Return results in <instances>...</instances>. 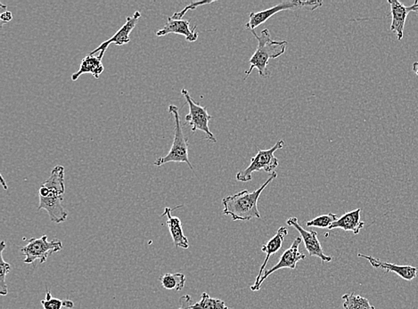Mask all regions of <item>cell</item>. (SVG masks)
<instances>
[{"mask_svg": "<svg viewBox=\"0 0 418 309\" xmlns=\"http://www.w3.org/2000/svg\"><path fill=\"white\" fill-rule=\"evenodd\" d=\"M49 191L63 197L66 192V186H64V168L61 165H57L51 171L47 181L43 183Z\"/></svg>", "mask_w": 418, "mask_h": 309, "instance_id": "cell-19", "label": "cell"}, {"mask_svg": "<svg viewBox=\"0 0 418 309\" xmlns=\"http://www.w3.org/2000/svg\"><path fill=\"white\" fill-rule=\"evenodd\" d=\"M181 94L185 97L187 105L189 106V112L186 116L185 120L186 123L191 127L192 132L198 130L202 131L205 133L208 141L211 143H217L216 137L209 128V121L213 120V116L209 114L206 107L198 105L193 100L186 88L181 90Z\"/></svg>", "mask_w": 418, "mask_h": 309, "instance_id": "cell-7", "label": "cell"}, {"mask_svg": "<svg viewBox=\"0 0 418 309\" xmlns=\"http://www.w3.org/2000/svg\"><path fill=\"white\" fill-rule=\"evenodd\" d=\"M63 197L54 192L49 194L47 197H39L38 211L45 210L47 211L50 221L60 224L66 221L68 214L63 207Z\"/></svg>", "mask_w": 418, "mask_h": 309, "instance_id": "cell-12", "label": "cell"}, {"mask_svg": "<svg viewBox=\"0 0 418 309\" xmlns=\"http://www.w3.org/2000/svg\"><path fill=\"white\" fill-rule=\"evenodd\" d=\"M7 247L5 241H1V247H0V295L7 296L8 295V289L7 283H6V278L11 270V266L9 263L6 262L3 252Z\"/></svg>", "mask_w": 418, "mask_h": 309, "instance_id": "cell-23", "label": "cell"}, {"mask_svg": "<svg viewBox=\"0 0 418 309\" xmlns=\"http://www.w3.org/2000/svg\"><path fill=\"white\" fill-rule=\"evenodd\" d=\"M162 287L166 290L180 292L185 286L187 278L182 273L165 274L160 277Z\"/></svg>", "mask_w": 418, "mask_h": 309, "instance_id": "cell-20", "label": "cell"}, {"mask_svg": "<svg viewBox=\"0 0 418 309\" xmlns=\"http://www.w3.org/2000/svg\"><path fill=\"white\" fill-rule=\"evenodd\" d=\"M255 39H257V50L254 52L251 59L249 60L250 67L245 72V79L249 77L254 69H257L260 76L263 78H269V70H267V64L269 59H276L283 56L287 51V41H273L270 36L269 30L264 29L261 30L260 34H257L255 30H251Z\"/></svg>", "mask_w": 418, "mask_h": 309, "instance_id": "cell-2", "label": "cell"}, {"mask_svg": "<svg viewBox=\"0 0 418 309\" xmlns=\"http://www.w3.org/2000/svg\"><path fill=\"white\" fill-rule=\"evenodd\" d=\"M62 250V241L57 239L49 241L47 235H43L41 238L30 239L26 246L21 248V252L26 257L23 260L26 264H32L37 259L39 260L41 264H44L48 257Z\"/></svg>", "mask_w": 418, "mask_h": 309, "instance_id": "cell-6", "label": "cell"}, {"mask_svg": "<svg viewBox=\"0 0 418 309\" xmlns=\"http://www.w3.org/2000/svg\"><path fill=\"white\" fill-rule=\"evenodd\" d=\"M361 209L349 211L338 219L328 229L333 230L340 228L344 231L352 232L355 235H359L365 226V223L361 220Z\"/></svg>", "mask_w": 418, "mask_h": 309, "instance_id": "cell-15", "label": "cell"}, {"mask_svg": "<svg viewBox=\"0 0 418 309\" xmlns=\"http://www.w3.org/2000/svg\"><path fill=\"white\" fill-rule=\"evenodd\" d=\"M358 257L367 259L370 263L372 267L383 269L386 272H392V273L397 274L402 279L412 281L417 277V268L411 267V266H397L392 264V263L383 262L382 260L374 258L372 256L365 255V254L362 253H359Z\"/></svg>", "mask_w": 418, "mask_h": 309, "instance_id": "cell-14", "label": "cell"}, {"mask_svg": "<svg viewBox=\"0 0 418 309\" xmlns=\"http://www.w3.org/2000/svg\"><path fill=\"white\" fill-rule=\"evenodd\" d=\"M287 229L285 228V226H281V228H278V230L276 232L274 237L261 247V250H263V252H265L267 256L263 266H261L260 268L259 275H257L254 284L259 283L261 277H263L264 269H265L266 265L267 264V262H269L270 256L273 255V254H276L281 249L285 237H287Z\"/></svg>", "mask_w": 418, "mask_h": 309, "instance_id": "cell-16", "label": "cell"}, {"mask_svg": "<svg viewBox=\"0 0 418 309\" xmlns=\"http://www.w3.org/2000/svg\"><path fill=\"white\" fill-rule=\"evenodd\" d=\"M342 299L344 309H376L368 299L356 295L354 292L344 295Z\"/></svg>", "mask_w": 418, "mask_h": 309, "instance_id": "cell-21", "label": "cell"}, {"mask_svg": "<svg viewBox=\"0 0 418 309\" xmlns=\"http://www.w3.org/2000/svg\"><path fill=\"white\" fill-rule=\"evenodd\" d=\"M323 5L322 1L319 0H287L283 1L278 5L266 10L257 12V13H251L249 15V21L245 24V28L254 30L258 26L266 23L270 17L278 14V12L285 10H297V9L305 8L307 10L314 11L315 9L321 8Z\"/></svg>", "mask_w": 418, "mask_h": 309, "instance_id": "cell-5", "label": "cell"}, {"mask_svg": "<svg viewBox=\"0 0 418 309\" xmlns=\"http://www.w3.org/2000/svg\"><path fill=\"white\" fill-rule=\"evenodd\" d=\"M276 177H278V174L272 173L269 179L255 191L249 192L247 190H243L241 192L224 198L222 200L224 215L231 217L233 221H250L254 219H260V214L258 210V201H259L261 192Z\"/></svg>", "mask_w": 418, "mask_h": 309, "instance_id": "cell-1", "label": "cell"}, {"mask_svg": "<svg viewBox=\"0 0 418 309\" xmlns=\"http://www.w3.org/2000/svg\"><path fill=\"white\" fill-rule=\"evenodd\" d=\"M213 2L214 1L193 2V3H192V4H190V5L187 6V7L184 8L182 11L177 12V13H175L171 17L172 18V19H174V20H182V18H183L184 15L186 14L187 12H189L190 10H195V9L198 8V7H201V6L211 4V3H213Z\"/></svg>", "mask_w": 418, "mask_h": 309, "instance_id": "cell-26", "label": "cell"}, {"mask_svg": "<svg viewBox=\"0 0 418 309\" xmlns=\"http://www.w3.org/2000/svg\"><path fill=\"white\" fill-rule=\"evenodd\" d=\"M302 237H297L296 239L294 241L291 247L282 254L281 260H279L278 264H276L272 268L267 269V270L265 271V273L263 275V277H261L259 283L251 286V290H253V292H259L261 283H263L270 275L275 273L276 271L281 270V269L283 268H290L295 270V269H296L297 263L306 258L305 254L300 252L299 250V247L301 243H302Z\"/></svg>", "mask_w": 418, "mask_h": 309, "instance_id": "cell-8", "label": "cell"}, {"mask_svg": "<svg viewBox=\"0 0 418 309\" xmlns=\"http://www.w3.org/2000/svg\"><path fill=\"white\" fill-rule=\"evenodd\" d=\"M192 306V299L190 295H184L180 299V308L178 309H190Z\"/></svg>", "mask_w": 418, "mask_h": 309, "instance_id": "cell-27", "label": "cell"}, {"mask_svg": "<svg viewBox=\"0 0 418 309\" xmlns=\"http://www.w3.org/2000/svg\"><path fill=\"white\" fill-rule=\"evenodd\" d=\"M169 112L173 114L175 120L174 139L170 152L164 157H159L155 161V166L161 167L169 162H180L189 165L190 169L193 170V165L189 158V139L183 132L181 125L180 115L178 107L174 105L169 106Z\"/></svg>", "mask_w": 418, "mask_h": 309, "instance_id": "cell-3", "label": "cell"}, {"mask_svg": "<svg viewBox=\"0 0 418 309\" xmlns=\"http://www.w3.org/2000/svg\"><path fill=\"white\" fill-rule=\"evenodd\" d=\"M41 305L43 309H62L63 308H66V299L62 301L60 299L53 298L50 290H47L46 298L45 299H42Z\"/></svg>", "mask_w": 418, "mask_h": 309, "instance_id": "cell-25", "label": "cell"}, {"mask_svg": "<svg viewBox=\"0 0 418 309\" xmlns=\"http://www.w3.org/2000/svg\"><path fill=\"white\" fill-rule=\"evenodd\" d=\"M285 141L279 140L273 148L269 150H260L257 154L251 158V163L247 169L239 171L236 174V180L239 182H249L251 180V175L254 172L264 171L267 173H274L278 167V159L276 157L275 152L278 150L284 148Z\"/></svg>", "mask_w": 418, "mask_h": 309, "instance_id": "cell-4", "label": "cell"}, {"mask_svg": "<svg viewBox=\"0 0 418 309\" xmlns=\"http://www.w3.org/2000/svg\"><path fill=\"white\" fill-rule=\"evenodd\" d=\"M196 29V26L193 27V29L190 28V20H174L170 17H168L167 23H166L164 28L156 32V36L164 37L170 34V33H174V34L185 37L187 41L196 42L198 41L199 36Z\"/></svg>", "mask_w": 418, "mask_h": 309, "instance_id": "cell-13", "label": "cell"}, {"mask_svg": "<svg viewBox=\"0 0 418 309\" xmlns=\"http://www.w3.org/2000/svg\"><path fill=\"white\" fill-rule=\"evenodd\" d=\"M140 17L141 14L140 11H136L135 12L134 14L132 15V17H127V19H126V23L122 26V28L120 29L118 32H117L112 37V38L104 41L102 44L99 46V47H97L96 50L91 51L89 54H91V56H94V54H96L98 53V52L104 54L111 44L124 46L125 44H128V43H130L131 33L135 27H136L138 20H140Z\"/></svg>", "mask_w": 418, "mask_h": 309, "instance_id": "cell-11", "label": "cell"}, {"mask_svg": "<svg viewBox=\"0 0 418 309\" xmlns=\"http://www.w3.org/2000/svg\"><path fill=\"white\" fill-rule=\"evenodd\" d=\"M338 219L339 218H338L336 214L328 213L325 215L316 217V218L307 222L306 225L307 226H314V228H330Z\"/></svg>", "mask_w": 418, "mask_h": 309, "instance_id": "cell-24", "label": "cell"}, {"mask_svg": "<svg viewBox=\"0 0 418 309\" xmlns=\"http://www.w3.org/2000/svg\"><path fill=\"white\" fill-rule=\"evenodd\" d=\"M412 69H413V72L416 73V75L418 77V62H415L413 63V67H412Z\"/></svg>", "mask_w": 418, "mask_h": 309, "instance_id": "cell-30", "label": "cell"}, {"mask_svg": "<svg viewBox=\"0 0 418 309\" xmlns=\"http://www.w3.org/2000/svg\"><path fill=\"white\" fill-rule=\"evenodd\" d=\"M388 4L391 6L392 14V24L390 29L397 37L399 41H401L403 39L404 27L408 14L410 12L418 14V0L410 7H406L398 0H388Z\"/></svg>", "mask_w": 418, "mask_h": 309, "instance_id": "cell-10", "label": "cell"}, {"mask_svg": "<svg viewBox=\"0 0 418 309\" xmlns=\"http://www.w3.org/2000/svg\"><path fill=\"white\" fill-rule=\"evenodd\" d=\"M190 309H232L227 307L225 302L220 299L211 298L207 292L202 293L201 299L191 306Z\"/></svg>", "mask_w": 418, "mask_h": 309, "instance_id": "cell-22", "label": "cell"}, {"mask_svg": "<svg viewBox=\"0 0 418 309\" xmlns=\"http://www.w3.org/2000/svg\"><path fill=\"white\" fill-rule=\"evenodd\" d=\"M0 181H1L3 188H4L5 190H8V186H7V183H6L4 177H3L2 175H0Z\"/></svg>", "mask_w": 418, "mask_h": 309, "instance_id": "cell-29", "label": "cell"}, {"mask_svg": "<svg viewBox=\"0 0 418 309\" xmlns=\"http://www.w3.org/2000/svg\"><path fill=\"white\" fill-rule=\"evenodd\" d=\"M287 224L290 226H293L298 232H300L301 237H302L304 246H305L306 250H308L310 257L315 256L321 259L323 263L331 262V256L325 255L323 252L321 241L318 238V232L315 231H307L303 228L302 226L298 222L296 218H290L287 220Z\"/></svg>", "mask_w": 418, "mask_h": 309, "instance_id": "cell-9", "label": "cell"}, {"mask_svg": "<svg viewBox=\"0 0 418 309\" xmlns=\"http://www.w3.org/2000/svg\"><path fill=\"white\" fill-rule=\"evenodd\" d=\"M172 210L171 208H166L164 216L167 217V225L172 240H173L174 246L176 248H182L184 250L189 249V240L184 235L182 224H181L180 219L178 217L171 216Z\"/></svg>", "mask_w": 418, "mask_h": 309, "instance_id": "cell-17", "label": "cell"}, {"mask_svg": "<svg viewBox=\"0 0 418 309\" xmlns=\"http://www.w3.org/2000/svg\"><path fill=\"white\" fill-rule=\"evenodd\" d=\"M104 53H100L99 56L94 57L88 54L84 59L82 61L81 67L78 72L73 73L72 75V81H76L82 74L85 73H91L93 75L95 79H99L100 75L102 74L104 67L103 66L102 60Z\"/></svg>", "mask_w": 418, "mask_h": 309, "instance_id": "cell-18", "label": "cell"}, {"mask_svg": "<svg viewBox=\"0 0 418 309\" xmlns=\"http://www.w3.org/2000/svg\"><path fill=\"white\" fill-rule=\"evenodd\" d=\"M12 19H13V14H12L10 11H6L4 12V13H1V14H0V20H1V26H3V23H7Z\"/></svg>", "mask_w": 418, "mask_h": 309, "instance_id": "cell-28", "label": "cell"}]
</instances>
